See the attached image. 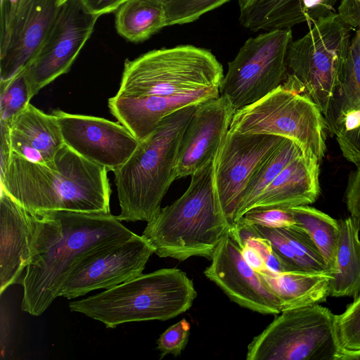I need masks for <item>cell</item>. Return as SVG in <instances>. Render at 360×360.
<instances>
[{
	"label": "cell",
	"mask_w": 360,
	"mask_h": 360,
	"mask_svg": "<svg viewBox=\"0 0 360 360\" xmlns=\"http://www.w3.org/2000/svg\"><path fill=\"white\" fill-rule=\"evenodd\" d=\"M108 169L65 144L46 164L12 152L1 189L31 214L53 211L110 212Z\"/></svg>",
	"instance_id": "obj_2"
},
{
	"label": "cell",
	"mask_w": 360,
	"mask_h": 360,
	"mask_svg": "<svg viewBox=\"0 0 360 360\" xmlns=\"http://www.w3.org/2000/svg\"><path fill=\"white\" fill-rule=\"evenodd\" d=\"M1 319H0V345H1V359L6 357L7 347L8 345L10 335V320L7 310L4 308V304H1Z\"/></svg>",
	"instance_id": "obj_40"
},
{
	"label": "cell",
	"mask_w": 360,
	"mask_h": 360,
	"mask_svg": "<svg viewBox=\"0 0 360 360\" xmlns=\"http://www.w3.org/2000/svg\"><path fill=\"white\" fill-rule=\"evenodd\" d=\"M36 217L1 189L0 294L20 283L31 257Z\"/></svg>",
	"instance_id": "obj_18"
},
{
	"label": "cell",
	"mask_w": 360,
	"mask_h": 360,
	"mask_svg": "<svg viewBox=\"0 0 360 360\" xmlns=\"http://www.w3.org/2000/svg\"><path fill=\"white\" fill-rule=\"evenodd\" d=\"M153 1H158V2H160V3L162 4L164 0H153Z\"/></svg>",
	"instance_id": "obj_43"
},
{
	"label": "cell",
	"mask_w": 360,
	"mask_h": 360,
	"mask_svg": "<svg viewBox=\"0 0 360 360\" xmlns=\"http://www.w3.org/2000/svg\"><path fill=\"white\" fill-rule=\"evenodd\" d=\"M229 131L268 134L293 141L321 163L326 151V123L319 108L305 96L281 85L258 101L237 110Z\"/></svg>",
	"instance_id": "obj_8"
},
{
	"label": "cell",
	"mask_w": 360,
	"mask_h": 360,
	"mask_svg": "<svg viewBox=\"0 0 360 360\" xmlns=\"http://www.w3.org/2000/svg\"><path fill=\"white\" fill-rule=\"evenodd\" d=\"M356 360H360V356Z\"/></svg>",
	"instance_id": "obj_44"
},
{
	"label": "cell",
	"mask_w": 360,
	"mask_h": 360,
	"mask_svg": "<svg viewBox=\"0 0 360 360\" xmlns=\"http://www.w3.org/2000/svg\"><path fill=\"white\" fill-rule=\"evenodd\" d=\"M285 138L229 131L215 159L214 186L232 225L241 195L257 168Z\"/></svg>",
	"instance_id": "obj_13"
},
{
	"label": "cell",
	"mask_w": 360,
	"mask_h": 360,
	"mask_svg": "<svg viewBox=\"0 0 360 360\" xmlns=\"http://www.w3.org/2000/svg\"><path fill=\"white\" fill-rule=\"evenodd\" d=\"M334 333L338 360H356L360 356V295L338 315H335Z\"/></svg>",
	"instance_id": "obj_28"
},
{
	"label": "cell",
	"mask_w": 360,
	"mask_h": 360,
	"mask_svg": "<svg viewBox=\"0 0 360 360\" xmlns=\"http://www.w3.org/2000/svg\"><path fill=\"white\" fill-rule=\"evenodd\" d=\"M58 0H18L8 27L1 30L0 81L24 69L34 58L57 15Z\"/></svg>",
	"instance_id": "obj_16"
},
{
	"label": "cell",
	"mask_w": 360,
	"mask_h": 360,
	"mask_svg": "<svg viewBox=\"0 0 360 360\" xmlns=\"http://www.w3.org/2000/svg\"><path fill=\"white\" fill-rule=\"evenodd\" d=\"M254 226L258 233L270 242L274 252L284 263L289 272L304 271L290 245L278 228Z\"/></svg>",
	"instance_id": "obj_34"
},
{
	"label": "cell",
	"mask_w": 360,
	"mask_h": 360,
	"mask_svg": "<svg viewBox=\"0 0 360 360\" xmlns=\"http://www.w3.org/2000/svg\"><path fill=\"white\" fill-rule=\"evenodd\" d=\"M11 126L0 122V176L6 172L11 157Z\"/></svg>",
	"instance_id": "obj_37"
},
{
	"label": "cell",
	"mask_w": 360,
	"mask_h": 360,
	"mask_svg": "<svg viewBox=\"0 0 360 360\" xmlns=\"http://www.w3.org/2000/svg\"><path fill=\"white\" fill-rule=\"evenodd\" d=\"M219 89L171 96H114L108 99L110 113L139 141L152 134L161 121L182 108L219 96Z\"/></svg>",
	"instance_id": "obj_19"
},
{
	"label": "cell",
	"mask_w": 360,
	"mask_h": 360,
	"mask_svg": "<svg viewBox=\"0 0 360 360\" xmlns=\"http://www.w3.org/2000/svg\"><path fill=\"white\" fill-rule=\"evenodd\" d=\"M337 13L350 27L360 29V0H341Z\"/></svg>",
	"instance_id": "obj_36"
},
{
	"label": "cell",
	"mask_w": 360,
	"mask_h": 360,
	"mask_svg": "<svg viewBox=\"0 0 360 360\" xmlns=\"http://www.w3.org/2000/svg\"><path fill=\"white\" fill-rule=\"evenodd\" d=\"M302 37L292 41L281 86L312 101L324 115L351 42V27L337 13L313 22Z\"/></svg>",
	"instance_id": "obj_7"
},
{
	"label": "cell",
	"mask_w": 360,
	"mask_h": 360,
	"mask_svg": "<svg viewBox=\"0 0 360 360\" xmlns=\"http://www.w3.org/2000/svg\"><path fill=\"white\" fill-rule=\"evenodd\" d=\"M66 1H68V0H58V5L60 6L61 4L65 3Z\"/></svg>",
	"instance_id": "obj_42"
},
{
	"label": "cell",
	"mask_w": 360,
	"mask_h": 360,
	"mask_svg": "<svg viewBox=\"0 0 360 360\" xmlns=\"http://www.w3.org/2000/svg\"><path fill=\"white\" fill-rule=\"evenodd\" d=\"M13 152L37 163L51 162L65 142L53 114H46L30 103L11 125Z\"/></svg>",
	"instance_id": "obj_22"
},
{
	"label": "cell",
	"mask_w": 360,
	"mask_h": 360,
	"mask_svg": "<svg viewBox=\"0 0 360 360\" xmlns=\"http://www.w3.org/2000/svg\"><path fill=\"white\" fill-rule=\"evenodd\" d=\"M197 105L164 118L139 143L129 158L115 170V184L121 209L120 221H150L172 183L184 131Z\"/></svg>",
	"instance_id": "obj_4"
},
{
	"label": "cell",
	"mask_w": 360,
	"mask_h": 360,
	"mask_svg": "<svg viewBox=\"0 0 360 360\" xmlns=\"http://www.w3.org/2000/svg\"><path fill=\"white\" fill-rule=\"evenodd\" d=\"M205 276L240 306L263 314H278L282 302L242 255L240 246L230 233L216 249Z\"/></svg>",
	"instance_id": "obj_15"
},
{
	"label": "cell",
	"mask_w": 360,
	"mask_h": 360,
	"mask_svg": "<svg viewBox=\"0 0 360 360\" xmlns=\"http://www.w3.org/2000/svg\"><path fill=\"white\" fill-rule=\"evenodd\" d=\"M34 215L31 257L20 283L21 309L35 316L59 297L72 269L84 257L135 234L110 212L53 210Z\"/></svg>",
	"instance_id": "obj_1"
},
{
	"label": "cell",
	"mask_w": 360,
	"mask_h": 360,
	"mask_svg": "<svg viewBox=\"0 0 360 360\" xmlns=\"http://www.w3.org/2000/svg\"><path fill=\"white\" fill-rule=\"evenodd\" d=\"M23 70L6 81H0V122L11 125L32 98Z\"/></svg>",
	"instance_id": "obj_29"
},
{
	"label": "cell",
	"mask_w": 360,
	"mask_h": 360,
	"mask_svg": "<svg viewBox=\"0 0 360 360\" xmlns=\"http://www.w3.org/2000/svg\"><path fill=\"white\" fill-rule=\"evenodd\" d=\"M290 210L294 225L309 235L333 275L340 234L338 221L309 205L296 206Z\"/></svg>",
	"instance_id": "obj_26"
},
{
	"label": "cell",
	"mask_w": 360,
	"mask_h": 360,
	"mask_svg": "<svg viewBox=\"0 0 360 360\" xmlns=\"http://www.w3.org/2000/svg\"><path fill=\"white\" fill-rule=\"evenodd\" d=\"M224 70L203 48L179 45L153 49L126 59L117 96H171L219 89Z\"/></svg>",
	"instance_id": "obj_6"
},
{
	"label": "cell",
	"mask_w": 360,
	"mask_h": 360,
	"mask_svg": "<svg viewBox=\"0 0 360 360\" xmlns=\"http://www.w3.org/2000/svg\"><path fill=\"white\" fill-rule=\"evenodd\" d=\"M291 29L268 31L246 40L221 82L219 92L236 110L251 105L280 86L286 73Z\"/></svg>",
	"instance_id": "obj_10"
},
{
	"label": "cell",
	"mask_w": 360,
	"mask_h": 360,
	"mask_svg": "<svg viewBox=\"0 0 360 360\" xmlns=\"http://www.w3.org/2000/svg\"><path fill=\"white\" fill-rule=\"evenodd\" d=\"M115 25L126 40L144 41L167 27L163 5L153 0H127L115 11Z\"/></svg>",
	"instance_id": "obj_25"
},
{
	"label": "cell",
	"mask_w": 360,
	"mask_h": 360,
	"mask_svg": "<svg viewBox=\"0 0 360 360\" xmlns=\"http://www.w3.org/2000/svg\"><path fill=\"white\" fill-rule=\"evenodd\" d=\"M338 223L340 234L330 296L356 297L360 295V219L350 215Z\"/></svg>",
	"instance_id": "obj_24"
},
{
	"label": "cell",
	"mask_w": 360,
	"mask_h": 360,
	"mask_svg": "<svg viewBox=\"0 0 360 360\" xmlns=\"http://www.w3.org/2000/svg\"><path fill=\"white\" fill-rule=\"evenodd\" d=\"M190 328L189 322L184 318L163 332L157 340L160 358L167 354L179 356L188 342Z\"/></svg>",
	"instance_id": "obj_33"
},
{
	"label": "cell",
	"mask_w": 360,
	"mask_h": 360,
	"mask_svg": "<svg viewBox=\"0 0 360 360\" xmlns=\"http://www.w3.org/2000/svg\"><path fill=\"white\" fill-rule=\"evenodd\" d=\"M99 17L86 8L83 0H68L59 6L41 46L22 69L32 96L70 71Z\"/></svg>",
	"instance_id": "obj_11"
},
{
	"label": "cell",
	"mask_w": 360,
	"mask_h": 360,
	"mask_svg": "<svg viewBox=\"0 0 360 360\" xmlns=\"http://www.w3.org/2000/svg\"><path fill=\"white\" fill-rule=\"evenodd\" d=\"M231 0H164L166 25H184L198 20Z\"/></svg>",
	"instance_id": "obj_31"
},
{
	"label": "cell",
	"mask_w": 360,
	"mask_h": 360,
	"mask_svg": "<svg viewBox=\"0 0 360 360\" xmlns=\"http://www.w3.org/2000/svg\"><path fill=\"white\" fill-rule=\"evenodd\" d=\"M239 22L245 28L258 32L291 29L311 25L335 12L337 0H237Z\"/></svg>",
	"instance_id": "obj_20"
},
{
	"label": "cell",
	"mask_w": 360,
	"mask_h": 360,
	"mask_svg": "<svg viewBox=\"0 0 360 360\" xmlns=\"http://www.w3.org/2000/svg\"><path fill=\"white\" fill-rule=\"evenodd\" d=\"M7 1L11 6H15L18 3V0H7Z\"/></svg>",
	"instance_id": "obj_41"
},
{
	"label": "cell",
	"mask_w": 360,
	"mask_h": 360,
	"mask_svg": "<svg viewBox=\"0 0 360 360\" xmlns=\"http://www.w3.org/2000/svg\"><path fill=\"white\" fill-rule=\"evenodd\" d=\"M197 292L187 274L162 269L141 274L115 287L71 302V311L102 322L107 328L134 321H166L189 309Z\"/></svg>",
	"instance_id": "obj_5"
},
{
	"label": "cell",
	"mask_w": 360,
	"mask_h": 360,
	"mask_svg": "<svg viewBox=\"0 0 360 360\" xmlns=\"http://www.w3.org/2000/svg\"><path fill=\"white\" fill-rule=\"evenodd\" d=\"M345 202L350 215L360 219V165L349 175Z\"/></svg>",
	"instance_id": "obj_35"
},
{
	"label": "cell",
	"mask_w": 360,
	"mask_h": 360,
	"mask_svg": "<svg viewBox=\"0 0 360 360\" xmlns=\"http://www.w3.org/2000/svg\"><path fill=\"white\" fill-rule=\"evenodd\" d=\"M65 144L85 159L114 172L137 148L139 141L119 122L54 110Z\"/></svg>",
	"instance_id": "obj_14"
},
{
	"label": "cell",
	"mask_w": 360,
	"mask_h": 360,
	"mask_svg": "<svg viewBox=\"0 0 360 360\" xmlns=\"http://www.w3.org/2000/svg\"><path fill=\"white\" fill-rule=\"evenodd\" d=\"M320 164L314 157L304 154L299 155L264 190L252 208L289 209L314 203L321 191Z\"/></svg>",
	"instance_id": "obj_21"
},
{
	"label": "cell",
	"mask_w": 360,
	"mask_h": 360,
	"mask_svg": "<svg viewBox=\"0 0 360 360\" xmlns=\"http://www.w3.org/2000/svg\"><path fill=\"white\" fill-rule=\"evenodd\" d=\"M127 0H83L86 8L99 16L115 13L118 7Z\"/></svg>",
	"instance_id": "obj_38"
},
{
	"label": "cell",
	"mask_w": 360,
	"mask_h": 360,
	"mask_svg": "<svg viewBox=\"0 0 360 360\" xmlns=\"http://www.w3.org/2000/svg\"><path fill=\"white\" fill-rule=\"evenodd\" d=\"M215 159L191 175L184 193L147 222L141 236L158 256L179 261L194 256L211 260L229 233L231 224L214 186Z\"/></svg>",
	"instance_id": "obj_3"
},
{
	"label": "cell",
	"mask_w": 360,
	"mask_h": 360,
	"mask_svg": "<svg viewBox=\"0 0 360 360\" xmlns=\"http://www.w3.org/2000/svg\"><path fill=\"white\" fill-rule=\"evenodd\" d=\"M235 112L221 95L196 106L180 143L175 179L192 175L216 158Z\"/></svg>",
	"instance_id": "obj_17"
},
{
	"label": "cell",
	"mask_w": 360,
	"mask_h": 360,
	"mask_svg": "<svg viewBox=\"0 0 360 360\" xmlns=\"http://www.w3.org/2000/svg\"><path fill=\"white\" fill-rule=\"evenodd\" d=\"M278 229L286 238L304 271L331 274L319 250L307 233L295 225Z\"/></svg>",
	"instance_id": "obj_30"
},
{
	"label": "cell",
	"mask_w": 360,
	"mask_h": 360,
	"mask_svg": "<svg viewBox=\"0 0 360 360\" xmlns=\"http://www.w3.org/2000/svg\"><path fill=\"white\" fill-rule=\"evenodd\" d=\"M240 249L243 258L254 270L261 272L267 269L265 262L257 250L248 244L240 246Z\"/></svg>",
	"instance_id": "obj_39"
},
{
	"label": "cell",
	"mask_w": 360,
	"mask_h": 360,
	"mask_svg": "<svg viewBox=\"0 0 360 360\" xmlns=\"http://www.w3.org/2000/svg\"><path fill=\"white\" fill-rule=\"evenodd\" d=\"M238 221L269 228H283L295 224L290 208L278 207H254L247 211Z\"/></svg>",
	"instance_id": "obj_32"
},
{
	"label": "cell",
	"mask_w": 360,
	"mask_h": 360,
	"mask_svg": "<svg viewBox=\"0 0 360 360\" xmlns=\"http://www.w3.org/2000/svg\"><path fill=\"white\" fill-rule=\"evenodd\" d=\"M248 346L247 360H338L335 315L319 304L282 311Z\"/></svg>",
	"instance_id": "obj_9"
},
{
	"label": "cell",
	"mask_w": 360,
	"mask_h": 360,
	"mask_svg": "<svg viewBox=\"0 0 360 360\" xmlns=\"http://www.w3.org/2000/svg\"><path fill=\"white\" fill-rule=\"evenodd\" d=\"M302 154L304 153L301 148L293 141L284 139L250 178L240 199L233 224L252 208L260 194L276 176Z\"/></svg>",
	"instance_id": "obj_27"
},
{
	"label": "cell",
	"mask_w": 360,
	"mask_h": 360,
	"mask_svg": "<svg viewBox=\"0 0 360 360\" xmlns=\"http://www.w3.org/2000/svg\"><path fill=\"white\" fill-rule=\"evenodd\" d=\"M282 302V311L320 304L330 296L333 276L328 274L305 271L259 272Z\"/></svg>",
	"instance_id": "obj_23"
},
{
	"label": "cell",
	"mask_w": 360,
	"mask_h": 360,
	"mask_svg": "<svg viewBox=\"0 0 360 360\" xmlns=\"http://www.w3.org/2000/svg\"><path fill=\"white\" fill-rule=\"evenodd\" d=\"M155 250L142 236L105 245L84 257L72 269L59 297L76 298L110 289L143 274Z\"/></svg>",
	"instance_id": "obj_12"
}]
</instances>
